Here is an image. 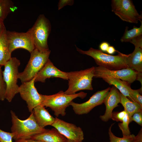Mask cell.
<instances>
[{
    "label": "cell",
    "mask_w": 142,
    "mask_h": 142,
    "mask_svg": "<svg viewBox=\"0 0 142 142\" xmlns=\"http://www.w3.org/2000/svg\"><path fill=\"white\" fill-rule=\"evenodd\" d=\"M12 126L11 133L15 140L31 139L33 136L43 133L48 129L40 127L35 119L33 112L26 119H19L13 111H10Z\"/></svg>",
    "instance_id": "cell-1"
},
{
    "label": "cell",
    "mask_w": 142,
    "mask_h": 142,
    "mask_svg": "<svg viewBox=\"0 0 142 142\" xmlns=\"http://www.w3.org/2000/svg\"><path fill=\"white\" fill-rule=\"evenodd\" d=\"M77 50L80 53L91 56L99 66L108 69L116 70L128 68L126 62L127 55L118 51V55H110L103 53L100 50L91 48L84 51L76 47Z\"/></svg>",
    "instance_id": "cell-2"
},
{
    "label": "cell",
    "mask_w": 142,
    "mask_h": 142,
    "mask_svg": "<svg viewBox=\"0 0 142 142\" xmlns=\"http://www.w3.org/2000/svg\"><path fill=\"white\" fill-rule=\"evenodd\" d=\"M87 95V93L83 92L73 94H67L62 90L52 95L42 94V101L41 105L50 108L56 117L60 115L64 116L66 114V108L69 106V104L73 100L78 97L83 99Z\"/></svg>",
    "instance_id": "cell-3"
},
{
    "label": "cell",
    "mask_w": 142,
    "mask_h": 142,
    "mask_svg": "<svg viewBox=\"0 0 142 142\" xmlns=\"http://www.w3.org/2000/svg\"><path fill=\"white\" fill-rule=\"evenodd\" d=\"M94 71L93 66L84 70L67 72L68 87L64 93L73 94L82 90H93L92 82Z\"/></svg>",
    "instance_id": "cell-4"
},
{
    "label": "cell",
    "mask_w": 142,
    "mask_h": 142,
    "mask_svg": "<svg viewBox=\"0 0 142 142\" xmlns=\"http://www.w3.org/2000/svg\"><path fill=\"white\" fill-rule=\"evenodd\" d=\"M50 53L48 50L40 51L35 49L31 53L29 60L24 71L19 73L18 79L22 83L33 79L47 62Z\"/></svg>",
    "instance_id": "cell-5"
},
{
    "label": "cell",
    "mask_w": 142,
    "mask_h": 142,
    "mask_svg": "<svg viewBox=\"0 0 142 142\" xmlns=\"http://www.w3.org/2000/svg\"><path fill=\"white\" fill-rule=\"evenodd\" d=\"M20 60L16 57H11L4 65L2 72L4 81L6 85L5 99L11 102L15 96L18 93L19 87L17 84L18 68Z\"/></svg>",
    "instance_id": "cell-6"
},
{
    "label": "cell",
    "mask_w": 142,
    "mask_h": 142,
    "mask_svg": "<svg viewBox=\"0 0 142 142\" xmlns=\"http://www.w3.org/2000/svg\"><path fill=\"white\" fill-rule=\"evenodd\" d=\"M51 28L48 20L43 14H40L28 31L31 36L35 48L40 51L49 50L47 40Z\"/></svg>",
    "instance_id": "cell-7"
},
{
    "label": "cell",
    "mask_w": 142,
    "mask_h": 142,
    "mask_svg": "<svg viewBox=\"0 0 142 142\" xmlns=\"http://www.w3.org/2000/svg\"><path fill=\"white\" fill-rule=\"evenodd\" d=\"M111 11L123 21L137 23L142 22V15L136 9L130 0H112Z\"/></svg>",
    "instance_id": "cell-8"
},
{
    "label": "cell",
    "mask_w": 142,
    "mask_h": 142,
    "mask_svg": "<svg viewBox=\"0 0 142 142\" xmlns=\"http://www.w3.org/2000/svg\"><path fill=\"white\" fill-rule=\"evenodd\" d=\"M6 36L8 48L11 54L16 49H25L30 53L35 48L33 41L30 33L7 31Z\"/></svg>",
    "instance_id": "cell-9"
},
{
    "label": "cell",
    "mask_w": 142,
    "mask_h": 142,
    "mask_svg": "<svg viewBox=\"0 0 142 142\" xmlns=\"http://www.w3.org/2000/svg\"><path fill=\"white\" fill-rule=\"evenodd\" d=\"M34 79L22 83L18 90L22 98L26 101L29 111L31 113L34 108L42 102V94L38 92L34 86Z\"/></svg>",
    "instance_id": "cell-10"
},
{
    "label": "cell",
    "mask_w": 142,
    "mask_h": 142,
    "mask_svg": "<svg viewBox=\"0 0 142 142\" xmlns=\"http://www.w3.org/2000/svg\"><path fill=\"white\" fill-rule=\"evenodd\" d=\"M138 73L128 68L112 70L98 66L95 67L94 77L102 78L106 77H111L120 79L130 84L136 80Z\"/></svg>",
    "instance_id": "cell-11"
},
{
    "label": "cell",
    "mask_w": 142,
    "mask_h": 142,
    "mask_svg": "<svg viewBox=\"0 0 142 142\" xmlns=\"http://www.w3.org/2000/svg\"><path fill=\"white\" fill-rule=\"evenodd\" d=\"M110 88V87H109L105 89L97 91L85 102L78 103L72 101L69 105L72 106L74 113L77 114H87L95 107L103 103L104 99Z\"/></svg>",
    "instance_id": "cell-12"
},
{
    "label": "cell",
    "mask_w": 142,
    "mask_h": 142,
    "mask_svg": "<svg viewBox=\"0 0 142 142\" xmlns=\"http://www.w3.org/2000/svg\"><path fill=\"white\" fill-rule=\"evenodd\" d=\"M67 139L82 142L84 134L82 128L75 125L66 122L57 117L52 125Z\"/></svg>",
    "instance_id": "cell-13"
},
{
    "label": "cell",
    "mask_w": 142,
    "mask_h": 142,
    "mask_svg": "<svg viewBox=\"0 0 142 142\" xmlns=\"http://www.w3.org/2000/svg\"><path fill=\"white\" fill-rule=\"evenodd\" d=\"M53 77L68 80L67 72L59 70L49 59L34 78L35 82H39L44 83L47 79Z\"/></svg>",
    "instance_id": "cell-14"
},
{
    "label": "cell",
    "mask_w": 142,
    "mask_h": 142,
    "mask_svg": "<svg viewBox=\"0 0 142 142\" xmlns=\"http://www.w3.org/2000/svg\"><path fill=\"white\" fill-rule=\"evenodd\" d=\"M120 94L118 90L114 86L111 88L103 101L105 110L104 114L100 116L102 121L106 122L111 119L113 110L119 106L118 104L120 103Z\"/></svg>",
    "instance_id": "cell-15"
},
{
    "label": "cell",
    "mask_w": 142,
    "mask_h": 142,
    "mask_svg": "<svg viewBox=\"0 0 142 142\" xmlns=\"http://www.w3.org/2000/svg\"><path fill=\"white\" fill-rule=\"evenodd\" d=\"M35 119L37 124L41 127L49 125H52L55 118L49 113L45 107L40 104L34 108L33 111Z\"/></svg>",
    "instance_id": "cell-16"
},
{
    "label": "cell",
    "mask_w": 142,
    "mask_h": 142,
    "mask_svg": "<svg viewBox=\"0 0 142 142\" xmlns=\"http://www.w3.org/2000/svg\"><path fill=\"white\" fill-rule=\"evenodd\" d=\"M31 139L44 142H67V139L55 128L48 129L43 133L35 135Z\"/></svg>",
    "instance_id": "cell-17"
},
{
    "label": "cell",
    "mask_w": 142,
    "mask_h": 142,
    "mask_svg": "<svg viewBox=\"0 0 142 142\" xmlns=\"http://www.w3.org/2000/svg\"><path fill=\"white\" fill-rule=\"evenodd\" d=\"M126 63L128 68L142 73V48L135 47L133 52L127 55Z\"/></svg>",
    "instance_id": "cell-18"
},
{
    "label": "cell",
    "mask_w": 142,
    "mask_h": 142,
    "mask_svg": "<svg viewBox=\"0 0 142 142\" xmlns=\"http://www.w3.org/2000/svg\"><path fill=\"white\" fill-rule=\"evenodd\" d=\"M102 79L109 85H112L119 90L120 93L131 100L135 102L131 97L130 93L131 88L127 82L119 79L109 77H104Z\"/></svg>",
    "instance_id": "cell-19"
},
{
    "label": "cell",
    "mask_w": 142,
    "mask_h": 142,
    "mask_svg": "<svg viewBox=\"0 0 142 142\" xmlns=\"http://www.w3.org/2000/svg\"><path fill=\"white\" fill-rule=\"evenodd\" d=\"M5 29L0 36V65H4L12 57L8 47L6 34Z\"/></svg>",
    "instance_id": "cell-20"
},
{
    "label": "cell",
    "mask_w": 142,
    "mask_h": 142,
    "mask_svg": "<svg viewBox=\"0 0 142 142\" xmlns=\"http://www.w3.org/2000/svg\"><path fill=\"white\" fill-rule=\"evenodd\" d=\"M120 103L123 105L124 110L128 115L130 121L131 117L134 113L142 111V106L138 103L131 100L120 93Z\"/></svg>",
    "instance_id": "cell-21"
},
{
    "label": "cell",
    "mask_w": 142,
    "mask_h": 142,
    "mask_svg": "<svg viewBox=\"0 0 142 142\" xmlns=\"http://www.w3.org/2000/svg\"><path fill=\"white\" fill-rule=\"evenodd\" d=\"M139 27L134 26L133 28L128 30V27L126 26L125 31L120 40L122 42H130L134 38L142 35V22Z\"/></svg>",
    "instance_id": "cell-22"
},
{
    "label": "cell",
    "mask_w": 142,
    "mask_h": 142,
    "mask_svg": "<svg viewBox=\"0 0 142 142\" xmlns=\"http://www.w3.org/2000/svg\"><path fill=\"white\" fill-rule=\"evenodd\" d=\"M15 8L12 1L0 0V19L4 21L10 13L14 11Z\"/></svg>",
    "instance_id": "cell-23"
},
{
    "label": "cell",
    "mask_w": 142,
    "mask_h": 142,
    "mask_svg": "<svg viewBox=\"0 0 142 142\" xmlns=\"http://www.w3.org/2000/svg\"><path fill=\"white\" fill-rule=\"evenodd\" d=\"M114 124H112L109 127L108 130L109 142H131L134 139L135 136L133 134L127 136L119 138L115 136L111 131V128Z\"/></svg>",
    "instance_id": "cell-24"
},
{
    "label": "cell",
    "mask_w": 142,
    "mask_h": 142,
    "mask_svg": "<svg viewBox=\"0 0 142 142\" xmlns=\"http://www.w3.org/2000/svg\"><path fill=\"white\" fill-rule=\"evenodd\" d=\"M130 123L129 117L126 113L122 121L118 124L120 129L122 131L123 136H127L131 134L129 126Z\"/></svg>",
    "instance_id": "cell-25"
},
{
    "label": "cell",
    "mask_w": 142,
    "mask_h": 142,
    "mask_svg": "<svg viewBox=\"0 0 142 142\" xmlns=\"http://www.w3.org/2000/svg\"><path fill=\"white\" fill-rule=\"evenodd\" d=\"M6 85L4 81L1 66L0 65V100L4 101L5 99Z\"/></svg>",
    "instance_id": "cell-26"
},
{
    "label": "cell",
    "mask_w": 142,
    "mask_h": 142,
    "mask_svg": "<svg viewBox=\"0 0 142 142\" xmlns=\"http://www.w3.org/2000/svg\"><path fill=\"white\" fill-rule=\"evenodd\" d=\"M13 137L11 132H6L0 129V142H13Z\"/></svg>",
    "instance_id": "cell-27"
},
{
    "label": "cell",
    "mask_w": 142,
    "mask_h": 142,
    "mask_svg": "<svg viewBox=\"0 0 142 142\" xmlns=\"http://www.w3.org/2000/svg\"><path fill=\"white\" fill-rule=\"evenodd\" d=\"M141 91L142 90L140 89L137 90H134L131 89L130 93L134 100L142 106V96L140 94Z\"/></svg>",
    "instance_id": "cell-28"
},
{
    "label": "cell",
    "mask_w": 142,
    "mask_h": 142,
    "mask_svg": "<svg viewBox=\"0 0 142 142\" xmlns=\"http://www.w3.org/2000/svg\"><path fill=\"white\" fill-rule=\"evenodd\" d=\"M126 113L124 110L120 112H113L111 119L116 122H121Z\"/></svg>",
    "instance_id": "cell-29"
},
{
    "label": "cell",
    "mask_w": 142,
    "mask_h": 142,
    "mask_svg": "<svg viewBox=\"0 0 142 142\" xmlns=\"http://www.w3.org/2000/svg\"><path fill=\"white\" fill-rule=\"evenodd\" d=\"M132 121L142 126V111L136 112L133 115L130 119V123Z\"/></svg>",
    "instance_id": "cell-30"
},
{
    "label": "cell",
    "mask_w": 142,
    "mask_h": 142,
    "mask_svg": "<svg viewBox=\"0 0 142 142\" xmlns=\"http://www.w3.org/2000/svg\"><path fill=\"white\" fill-rule=\"evenodd\" d=\"M130 42L133 44L135 47L142 48V35L134 38L131 40Z\"/></svg>",
    "instance_id": "cell-31"
},
{
    "label": "cell",
    "mask_w": 142,
    "mask_h": 142,
    "mask_svg": "<svg viewBox=\"0 0 142 142\" xmlns=\"http://www.w3.org/2000/svg\"><path fill=\"white\" fill-rule=\"evenodd\" d=\"M74 3V1L71 0H60L58 4V9L62 8L66 5H72Z\"/></svg>",
    "instance_id": "cell-32"
},
{
    "label": "cell",
    "mask_w": 142,
    "mask_h": 142,
    "mask_svg": "<svg viewBox=\"0 0 142 142\" xmlns=\"http://www.w3.org/2000/svg\"><path fill=\"white\" fill-rule=\"evenodd\" d=\"M110 46V44L106 42H103L99 45L100 50L102 52H106L108 48Z\"/></svg>",
    "instance_id": "cell-33"
},
{
    "label": "cell",
    "mask_w": 142,
    "mask_h": 142,
    "mask_svg": "<svg viewBox=\"0 0 142 142\" xmlns=\"http://www.w3.org/2000/svg\"><path fill=\"white\" fill-rule=\"evenodd\" d=\"M131 142H142V128L137 135L135 136L134 140Z\"/></svg>",
    "instance_id": "cell-34"
},
{
    "label": "cell",
    "mask_w": 142,
    "mask_h": 142,
    "mask_svg": "<svg viewBox=\"0 0 142 142\" xmlns=\"http://www.w3.org/2000/svg\"><path fill=\"white\" fill-rule=\"evenodd\" d=\"M14 142H44L39 140L29 139L16 140Z\"/></svg>",
    "instance_id": "cell-35"
},
{
    "label": "cell",
    "mask_w": 142,
    "mask_h": 142,
    "mask_svg": "<svg viewBox=\"0 0 142 142\" xmlns=\"http://www.w3.org/2000/svg\"><path fill=\"white\" fill-rule=\"evenodd\" d=\"M116 52H118V51L115 49L114 46H110L108 48L106 52L110 55L113 54Z\"/></svg>",
    "instance_id": "cell-36"
},
{
    "label": "cell",
    "mask_w": 142,
    "mask_h": 142,
    "mask_svg": "<svg viewBox=\"0 0 142 142\" xmlns=\"http://www.w3.org/2000/svg\"><path fill=\"white\" fill-rule=\"evenodd\" d=\"M6 29L3 21L0 19V36Z\"/></svg>",
    "instance_id": "cell-37"
},
{
    "label": "cell",
    "mask_w": 142,
    "mask_h": 142,
    "mask_svg": "<svg viewBox=\"0 0 142 142\" xmlns=\"http://www.w3.org/2000/svg\"><path fill=\"white\" fill-rule=\"evenodd\" d=\"M67 142H77L74 141H72L71 140H68Z\"/></svg>",
    "instance_id": "cell-38"
},
{
    "label": "cell",
    "mask_w": 142,
    "mask_h": 142,
    "mask_svg": "<svg viewBox=\"0 0 142 142\" xmlns=\"http://www.w3.org/2000/svg\"></svg>",
    "instance_id": "cell-39"
}]
</instances>
